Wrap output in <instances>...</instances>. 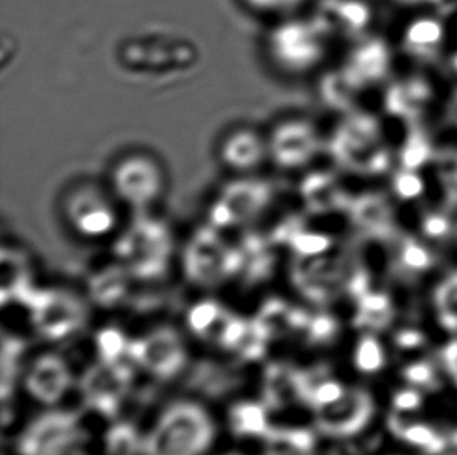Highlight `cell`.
I'll use <instances>...</instances> for the list:
<instances>
[{
	"mask_svg": "<svg viewBox=\"0 0 457 455\" xmlns=\"http://www.w3.org/2000/svg\"><path fill=\"white\" fill-rule=\"evenodd\" d=\"M133 379L130 367L122 362H102L87 369L81 379V393L94 410L114 417Z\"/></svg>",
	"mask_w": 457,
	"mask_h": 455,
	"instance_id": "cell-4",
	"label": "cell"
},
{
	"mask_svg": "<svg viewBox=\"0 0 457 455\" xmlns=\"http://www.w3.org/2000/svg\"><path fill=\"white\" fill-rule=\"evenodd\" d=\"M437 164L448 203L457 206V150H445L439 153Z\"/></svg>",
	"mask_w": 457,
	"mask_h": 455,
	"instance_id": "cell-27",
	"label": "cell"
},
{
	"mask_svg": "<svg viewBox=\"0 0 457 455\" xmlns=\"http://www.w3.org/2000/svg\"><path fill=\"white\" fill-rule=\"evenodd\" d=\"M229 271L228 259L216 245H200L187 261V273L195 283L217 284Z\"/></svg>",
	"mask_w": 457,
	"mask_h": 455,
	"instance_id": "cell-9",
	"label": "cell"
},
{
	"mask_svg": "<svg viewBox=\"0 0 457 455\" xmlns=\"http://www.w3.org/2000/svg\"><path fill=\"white\" fill-rule=\"evenodd\" d=\"M423 229H425V233L429 237H444L450 231V222L444 216L433 214V216L428 217L427 220H425Z\"/></svg>",
	"mask_w": 457,
	"mask_h": 455,
	"instance_id": "cell-32",
	"label": "cell"
},
{
	"mask_svg": "<svg viewBox=\"0 0 457 455\" xmlns=\"http://www.w3.org/2000/svg\"><path fill=\"white\" fill-rule=\"evenodd\" d=\"M24 350V344L18 339L4 337L2 340V400H8L12 392L14 377L18 375L19 357Z\"/></svg>",
	"mask_w": 457,
	"mask_h": 455,
	"instance_id": "cell-22",
	"label": "cell"
},
{
	"mask_svg": "<svg viewBox=\"0 0 457 455\" xmlns=\"http://www.w3.org/2000/svg\"><path fill=\"white\" fill-rule=\"evenodd\" d=\"M394 407H395V410L398 413H409L415 412V410H419L421 407V394L419 392V388L411 387L409 385L408 388H403L400 392H396L394 394Z\"/></svg>",
	"mask_w": 457,
	"mask_h": 455,
	"instance_id": "cell-31",
	"label": "cell"
},
{
	"mask_svg": "<svg viewBox=\"0 0 457 455\" xmlns=\"http://www.w3.org/2000/svg\"><path fill=\"white\" fill-rule=\"evenodd\" d=\"M225 312L216 302H197L187 314V325L192 333L208 339Z\"/></svg>",
	"mask_w": 457,
	"mask_h": 455,
	"instance_id": "cell-21",
	"label": "cell"
},
{
	"mask_svg": "<svg viewBox=\"0 0 457 455\" xmlns=\"http://www.w3.org/2000/svg\"><path fill=\"white\" fill-rule=\"evenodd\" d=\"M354 367L364 375H377L386 367V351L375 335H364L359 339L354 354Z\"/></svg>",
	"mask_w": 457,
	"mask_h": 455,
	"instance_id": "cell-19",
	"label": "cell"
},
{
	"mask_svg": "<svg viewBox=\"0 0 457 455\" xmlns=\"http://www.w3.org/2000/svg\"><path fill=\"white\" fill-rule=\"evenodd\" d=\"M258 5L264 8H285V6L295 5L300 0H254Z\"/></svg>",
	"mask_w": 457,
	"mask_h": 455,
	"instance_id": "cell-35",
	"label": "cell"
},
{
	"mask_svg": "<svg viewBox=\"0 0 457 455\" xmlns=\"http://www.w3.org/2000/svg\"><path fill=\"white\" fill-rule=\"evenodd\" d=\"M125 292H127V277L119 270L100 275L91 285L94 302H99L102 306H116L119 302L124 300Z\"/></svg>",
	"mask_w": 457,
	"mask_h": 455,
	"instance_id": "cell-20",
	"label": "cell"
},
{
	"mask_svg": "<svg viewBox=\"0 0 457 455\" xmlns=\"http://www.w3.org/2000/svg\"><path fill=\"white\" fill-rule=\"evenodd\" d=\"M317 412V427L328 437L346 438L356 435L370 423L375 404L373 398L361 388L346 390V393L329 406L320 407Z\"/></svg>",
	"mask_w": 457,
	"mask_h": 455,
	"instance_id": "cell-5",
	"label": "cell"
},
{
	"mask_svg": "<svg viewBox=\"0 0 457 455\" xmlns=\"http://www.w3.org/2000/svg\"><path fill=\"white\" fill-rule=\"evenodd\" d=\"M96 348L102 362H120L130 343L118 327H105L96 335Z\"/></svg>",
	"mask_w": 457,
	"mask_h": 455,
	"instance_id": "cell-24",
	"label": "cell"
},
{
	"mask_svg": "<svg viewBox=\"0 0 457 455\" xmlns=\"http://www.w3.org/2000/svg\"><path fill=\"white\" fill-rule=\"evenodd\" d=\"M262 398L270 410H283L304 401L303 371L294 368L289 363H270L264 375Z\"/></svg>",
	"mask_w": 457,
	"mask_h": 455,
	"instance_id": "cell-8",
	"label": "cell"
},
{
	"mask_svg": "<svg viewBox=\"0 0 457 455\" xmlns=\"http://www.w3.org/2000/svg\"><path fill=\"white\" fill-rule=\"evenodd\" d=\"M71 381V371L62 357L44 354L31 365L25 385L35 400L52 406L68 392Z\"/></svg>",
	"mask_w": 457,
	"mask_h": 455,
	"instance_id": "cell-7",
	"label": "cell"
},
{
	"mask_svg": "<svg viewBox=\"0 0 457 455\" xmlns=\"http://www.w3.org/2000/svg\"><path fill=\"white\" fill-rule=\"evenodd\" d=\"M421 342H423L421 334L415 333V331H404V333L398 334V337H396V343L400 344L402 348H415Z\"/></svg>",
	"mask_w": 457,
	"mask_h": 455,
	"instance_id": "cell-34",
	"label": "cell"
},
{
	"mask_svg": "<svg viewBox=\"0 0 457 455\" xmlns=\"http://www.w3.org/2000/svg\"><path fill=\"white\" fill-rule=\"evenodd\" d=\"M389 66V55L383 43L371 41L358 50L354 55L350 74L359 81H370L381 79Z\"/></svg>",
	"mask_w": 457,
	"mask_h": 455,
	"instance_id": "cell-14",
	"label": "cell"
},
{
	"mask_svg": "<svg viewBox=\"0 0 457 455\" xmlns=\"http://www.w3.org/2000/svg\"><path fill=\"white\" fill-rule=\"evenodd\" d=\"M392 318L389 298L381 294H369L359 296V312L356 317L358 327L381 329L387 327Z\"/></svg>",
	"mask_w": 457,
	"mask_h": 455,
	"instance_id": "cell-17",
	"label": "cell"
},
{
	"mask_svg": "<svg viewBox=\"0 0 457 455\" xmlns=\"http://www.w3.org/2000/svg\"><path fill=\"white\" fill-rule=\"evenodd\" d=\"M444 362L457 384V340L446 344L444 350Z\"/></svg>",
	"mask_w": 457,
	"mask_h": 455,
	"instance_id": "cell-33",
	"label": "cell"
},
{
	"mask_svg": "<svg viewBox=\"0 0 457 455\" xmlns=\"http://www.w3.org/2000/svg\"><path fill=\"white\" fill-rule=\"evenodd\" d=\"M398 261L402 267L412 273H421L427 271L433 265V256L428 252L425 246H421L419 242L409 237H403L400 252H398Z\"/></svg>",
	"mask_w": 457,
	"mask_h": 455,
	"instance_id": "cell-26",
	"label": "cell"
},
{
	"mask_svg": "<svg viewBox=\"0 0 457 455\" xmlns=\"http://www.w3.org/2000/svg\"><path fill=\"white\" fill-rule=\"evenodd\" d=\"M442 29L436 21H419L409 29L406 49L421 60H434L439 54Z\"/></svg>",
	"mask_w": 457,
	"mask_h": 455,
	"instance_id": "cell-15",
	"label": "cell"
},
{
	"mask_svg": "<svg viewBox=\"0 0 457 455\" xmlns=\"http://www.w3.org/2000/svg\"><path fill=\"white\" fill-rule=\"evenodd\" d=\"M81 440L72 413L50 412L31 423L19 442L21 455H69Z\"/></svg>",
	"mask_w": 457,
	"mask_h": 455,
	"instance_id": "cell-3",
	"label": "cell"
},
{
	"mask_svg": "<svg viewBox=\"0 0 457 455\" xmlns=\"http://www.w3.org/2000/svg\"><path fill=\"white\" fill-rule=\"evenodd\" d=\"M214 438V425L202 407L179 402L167 409L144 443L147 455H202Z\"/></svg>",
	"mask_w": 457,
	"mask_h": 455,
	"instance_id": "cell-1",
	"label": "cell"
},
{
	"mask_svg": "<svg viewBox=\"0 0 457 455\" xmlns=\"http://www.w3.org/2000/svg\"><path fill=\"white\" fill-rule=\"evenodd\" d=\"M394 186H395L396 194L404 200L419 197L423 191L420 178L415 175L414 170H406V169L396 175Z\"/></svg>",
	"mask_w": 457,
	"mask_h": 455,
	"instance_id": "cell-30",
	"label": "cell"
},
{
	"mask_svg": "<svg viewBox=\"0 0 457 455\" xmlns=\"http://www.w3.org/2000/svg\"><path fill=\"white\" fill-rule=\"evenodd\" d=\"M453 66H454V69H456V70H457V55H456V58H454V60H453Z\"/></svg>",
	"mask_w": 457,
	"mask_h": 455,
	"instance_id": "cell-38",
	"label": "cell"
},
{
	"mask_svg": "<svg viewBox=\"0 0 457 455\" xmlns=\"http://www.w3.org/2000/svg\"><path fill=\"white\" fill-rule=\"evenodd\" d=\"M392 429L398 438H402L406 443L427 451L428 454H440L445 450V438L440 437L437 431L431 426L423 425V423L403 425L402 421L396 423L395 419H392Z\"/></svg>",
	"mask_w": 457,
	"mask_h": 455,
	"instance_id": "cell-16",
	"label": "cell"
},
{
	"mask_svg": "<svg viewBox=\"0 0 457 455\" xmlns=\"http://www.w3.org/2000/svg\"><path fill=\"white\" fill-rule=\"evenodd\" d=\"M452 117H453V120H454V122L457 123V94H456V97H454V102H453Z\"/></svg>",
	"mask_w": 457,
	"mask_h": 455,
	"instance_id": "cell-36",
	"label": "cell"
},
{
	"mask_svg": "<svg viewBox=\"0 0 457 455\" xmlns=\"http://www.w3.org/2000/svg\"><path fill=\"white\" fill-rule=\"evenodd\" d=\"M354 217L361 227L375 236L389 237L394 233L392 211L381 195L361 198L354 206Z\"/></svg>",
	"mask_w": 457,
	"mask_h": 455,
	"instance_id": "cell-13",
	"label": "cell"
},
{
	"mask_svg": "<svg viewBox=\"0 0 457 455\" xmlns=\"http://www.w3.org/2000/svg\"><path fill=\"white\" fill-rule=\"evenodd\" d=\"M403 377L411 387L427 388L436 382V369L429 362L409 363L403 368Z\"/></svg>",
	"mask_w": 457,
	"mask_h": 455,
	"instance_id": "cell-29",
	"label": "cell"
},
{
	"mask_svg": "<svg viewBox=\"0 0 457 455\" xmlns=\"http://www.w3.org/2000/svg\"><path fill=\"white\" fill-rule=\"evenodd\" d=\"M130 354L150 375L170 379L186 363L185 344L179 334L169 327L156 329L143 339L130 342Z\"/></svg>",
	"mask_w": 457,
	"mask_h": 455,
	"instance_id": "cell-6",
	"label": "cell"
},
{
	"mask_svg": "<svg viewBox=\"0 0 457 455\" xmlns=\"http://www.w3.org/2000/svg\"><path fill=\"white\" fill-rule=\"evenodd\" d=\"M264 455H314L315 437L308 429L272 427L267 434Z\"/></svg>",
	"mask_w": 457,
	"mask_h": 455,
	"instance_id": "cell-12",
	"label": "cell"
},
{
	"mask_svg": "<svg viewBox=\"0 0 457 455\" xmlns=\"http://www.w3.org/2000/svg\"><path fill=\"white\" fill-rule=\"evenodd\" d=\"M33 310L39 334L49 340H62L79 331L87 318V308L77 296L66 292H35L24 302Z\"/></svg>",
	"mask_w": 457,
	"mask_h": 455,
	"instance_id": "cell-2",
	"label": "cell"
},
{
	"mask_svg": "<svg viewBox=\"0 0 457 455\" xmlns=\"http://www.w3.org/2000/svg\"><path fill=\"white\" fill-rule=\"evenodd\" d=\"M139 451V438L133 426H112L105 435V452L104 455H137Z\"/></svg>",
	"mask_w": 457,
	"mask_h": 455,
	"instance_id": "cell-23",
	"label": "cell"
},
{
	"mask_svg": "<svg viewBox=\"0 0 457 455\" xmlns=\"http://www.w3.org/2000/svg\"><path fill=\"white\" fill-rule=\"evenodd\" d=\"M229 427L237 437L266 438L272 431L266 404L250 401L236 404L229 412Z\"/></svg>",
	"mask_w": 457,
	"mask_h": 455,
	"instance_id": "cell-11",
	"label": "cell"
},
{
	"mask_svg": "<svg viewBox=\"0 0 457 455\" xmlns=\"http://www.w3.org/2000/svg\"><path fill=\"white\" fill-rule=\"evenodd\" d=\"M408 2H425V0H408ZM431 2H442V0H431Z\"/></svg>",
	"mask_w": 457,
	"mask_h": 455,
	"instance_id": "cell-37",
	"label": "cell"
},
{
	"mask_svg": "<svg viewBox=\"0 0 457 455\" xmlns=\"http://www.w3.org/2000/svg\"><path fill=\"white\" fill-rule=\"evenodd\" d=\"M431 156L433 148L429 145L427 136L420 129H414L403 148V166L406 170H415L428 162Z\"/></svg>",
	"mask_w": 457,
	"mask_h": 455,
	"instance_id": "cell-25",
	"label": "cell"
},
{
	"mask_svg": "<svg viewBox=\"0 0 457 455\" xmlns=\"http://www.w3.org/2000/svg\"><path fill=\"white\" fill-rule=\"evenodd\" d=\"M436 309L442 327L457 333V271L439 284L434 295Z\"/></svg>",
	"mask_w": 457,
	"mask_h": 455,
	"instance_id": "cell-18",
	"label": "cell"
},
{
	"mask_svg": "<svg viewBox=\"0 0 457 455\" xmlns=\"http://www.w3.org/2000/svg\"><path fill=\"white\" fill-rule=\"evenodd\" d=\"M304 331L308 334L309 342L327 343L329 340L334 339V335L337 333V323L331 315L319 314L311 317Z\"/></svg>",
	"mask_w": 457,
	"mask_h": 455,
	"instance_id": "cell-28",
	"label": "cell"
},
{
	"mask_svg": "<svg viewBox=\"0 0 457 455\" xmlns=\"http://www.w3.org/2000/svg\"><path fill=\"white\" fill-rule=\"evenodd\" d=\"M429 99L431 89L427 81L414 79L390 87L387 94V110L396 116L415 119L423 112Z\"/></svg>",
	"mask_w": 457,
	"mask_h": 455,
	"instance_id": "cell-10",
	"label": "cell"
}]
</instances>
